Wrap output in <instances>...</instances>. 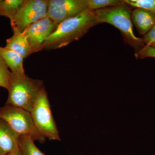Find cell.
<instances>
[{
	"mask_svg": "<svg viewBox=\"0 0 155 155\" xmlns=\"http://www.w3.org/2000/svg\"><path fill=\"white\" fill-rule=\"evenodd\" d=\"M99 24L94 11L86 10L58 24L44 43L42 50H53L67 46L81 38L91 28Z\"/></svg>",
	"mask_w": 155,
	"mask_h": 155,
	"instance_id": "1",
	"label": "cell"
},
{
	"mask_svg": "<svg viewBox=\"0 0 155 155\" xmlns=\"http://www.w3.org/2000/svg\"><path fill=\"white\" fill-rule=\"evenodd\" d=\"M45 88L43 81L26 75L11 74L6 105L31 112L39 95Z\"/></svg>",
	"mask_w": 155,
	"mask_h": 155,
	"instance_id": "2",
	"label": "cell"
},
{
	"mask_svg": "<svg viewBox=\"0 0 155 155\" xmlns=\"http://www.w3.org/2000/svg\"><path fill=\"white\" fill-rule=\"evenodd\" d=\"M97 22L114 25L120 31L128 41L133 44L143 41L133 31L130 8L125 4L94 11Z\"/></svg>",
	"mask_w": 155,
	"mask_h": 155,
	"instance_id": "3",
	"label": "cell"
},
{
	"mask_svg": "<svg viewBox=\"0 0 155 155\" xmlns=\"http://www.w3.org/2000/svg\"><path fill=\"white\" fill-rule=\"evenodd\" d=\"M0 118L8 123L19 136H27L34 141L43 143L46 138L37 129L29 111L14 106L5 105L0 108Z\"/></svg>",
	"mask_w": 155,
	"mask_h": 155,
	"instance_id": "4",
	"label": "cell"
},
{
	"mask_svg": "<svg viewBox=\"0 0 155 155\" xmlns=\"http://www.w3.org/2000/svg\"><path fill=\"white\" fill-rule=\"evenodd\" d=\"M30 113L35 127L42 135L50 140H61L45 89L39 95Z\"/></svg>",
	"mask_w": 155,
	"mask_h": 155,
	"instance_id": "5",
	"label": "cell"
},
{
	"mask_svg": "<svg viewBox=\"0 0 155 155\" xmlns=\"http://www.w3.org/2000/svg\"><path fill=\"white\" fill-rule=\"evenodd\" d=\"M49 0H24L11 19L13 32H22L34 22L47 16Z\"/></svg>",
	"mask_w": 155,
	"mask_h": 155,
	"instance_id": "6",
	"label": "cell"
},
{
	"mask_svg": "<svg viewBox=\"0 0 155 155\" xmlns=\"http://www.w3.org/2000/svg\"><path fill=\"white\" fill-rule=\"evenodd\" d=\"M86 10L85 0H49L47 16L58 26Z\"/></svg>",
	"mask_w": 155,
	"mask_h": 155,
	"instance_id": "7",
	"label": "cell"
},
{
	"mask_svg": "<svg viewBox=\"0 0 155 155\" xmlns=\"http://www.w3.org/2000/svg\"><path fill=\"white\" fill-rule=\"evenodd\" d=\"M57 27L51 19L46 16L31 24L25 29L24 31L33 54L42 51L44 43Z\"/></svg>",
	"mask_w": 155,
	"mask_h": 155,
	"instance_id": "8",
	"label": "cell"
},
{
	"mask_svg": "<svg viewBox=\"0 0 155 155\" xmlns=\"http://www.w3.org/2000/svg\"><path fill=\"white\" fill-rule=\"evenodd\" d=\"M19 137L8 123L0 118V147L6 154L18 147Z\"/></svg>",
	"mask_w": 155,
	"mask_h": 155,
	"instance_id": "9",
	"label": "cell"
},
{
	"mask_svg": "<svg viewBox=\"0 0 155 155\" xmlns=\"http://www.w3.org/2000/svg\"><path fill=\"white\" fill-rule=\"evenodd\" d=\"M131 19L138 33L145 35L155 25V15L144 9L136 8L131 12Z\"/></svg>",
	"mask_w": 155,
	"mask_h": 155,
	"instance_id": "10",
	"label": "cell"
},
{
	"mask_svg": "<svg viewBox=\"0 0 155 155\" xmlns=\"http://www.w3.org/2000/svg\"><path fill=\"white\" fill-rule=\"evenodd\" d=\"M13 32V36L6 40L5 47L16 52L24 59L33 54L25 32Z\"/></svg>",
	"mask_w": 155,
	"mask_h": 155,
	"instance_id": "11",
	"label": "cell"
},
{
	"mask_svg": "<svg viewBox=\"0 0 155 155\" xmlns=\"http://www.w3.org/2000/svg\"><path fill=\"white\" fill-rule=\"evenodd\" d=\"M0 56L5 62L12 74L25 75L24 58L16 52L5 47H0Z\"/></svg>",
	"mask_w": 155,
	"mask_h": 155,
	"instance_id": "12",
	"label": "cell"
},
{
	"mask_svg": "<svg viewBox=\"0 0 155 155\" xmlns=\"http://www.w3.org/2000/svg\"><path fill=\"white\" fill-rule=\"evenodd\" d=\"M30 137L19 136L18 147L22 155H45L35 144Z\"/></svg>",
	"mask_w": 155,
	"mask_h": 155,
	"instance_id": "13",
	"label": "cell"
},
{
	"mask_svg": "<svg viewBox=\"0 0 155 155\" xmlns=\"http://www.w3.org/2000/svg\"><path fill=\"white\" fill-rule=\"evenodd\" d=\"M24 0H0V16L11 19L22 5Z\"/></svg>",
	"mask_w": 155,
	"mask_h": 155,
	"instance_id": "14",
	"label": "cell"
},
{
	"mask_svg": "<svg viewBox=\"0 0 155 155\" xmlns=\"http://www.w3.org/2000/svg\"><path fill=\"white\" fill-rule=\"evenodd\" d=\"M124 3L123 1L119 0H85L87 10L92 11L119 6Z\"/></svg>",
	"mask_w": 155,
	"mask_h": 155,
	"instance_id": "15",
	"label": "cell"
},
{
	"mask_svg": "<svg viewBox=\"0 0 155 155\" xmlns=\"http://www.w3.org/2000/svg\"><path fill=\"white\" fill-rule=\"evenodd\" d=\"M123 2L127 5L144 9L155 15V0H125Z\"/></svg>",
	"mask_w": 155,
	"mask_h": 155,
	"instance_id": "16",
	"label": "cell"
},
{
	"mask_svg": "<svg viewBox=\"0 0 155 155\" xmlns=\"http://www.w3.org/2000/svg\"><path fill=\"white\" fill-rule=\"evenodd\" d=\"M11 74L5 62L0 56V87L8 90Z\"/></svg>",
	"mask_w": 155,
	"mask_h": 155,
	"instance_id": "17",
	"label": "cell"
},
{
	"mask_svg": "<svg viewBox=\"0 0 155 155\" xmlns=\"http://www.w3.org/2000/svg\"><path fill=\"white\" fill-rule=\"evenodd\" d=\"M143 40L146 45L155 48V25L148 33L145 35Z\"/></svg>",
	"mask_w": 155,
	"mask_h": 155,
	"instance_id": "18",
	"label": "cell"
},
{
	"mask_svg": "<svg viewBox=\"0 0 155 155\" xmlns=\"http://www.w3.org/2000/svg\"><path fill=\"white\" fill-rule=\"evenodd\" d=\"M140 57L155 58V48L150 46L146 45L139 53Z\"/></svg>",
	"mask_w": 155,
	"mask_h": 155,
	"instance_id": "19",
	"label": "cell"
},
{
	"mask_svg": "<svg viewBox=\"0 0 155 155\" xmlns=\"http://www.w3.org/2000/svg\"><path fill=\"white\" fill-rule=\"evenodd\" d=\"M6 155H22L21 152H20V150L19 149V147L13 151L7 154Z\"/></svg>",
	"mask_w": 155,
	"mask_h": 155,
	"instance_id": "20",
	"label": "cell"
},
{
	"mask_svg": "<svg viewBox=\"0 0 155 155\" xmlns=\"http://www.w3.org/2000/svg\"><path fill=\"white\" fill-rule=\"evenodd\" d=\"M7 154L6 153L2 150V149L0 147V155H6Z\"/></svg>",
	"mask_w": 155,
	"mask_h": 155,
	"instance_id": "21",
	"label": "cell"
}]
</instances>
